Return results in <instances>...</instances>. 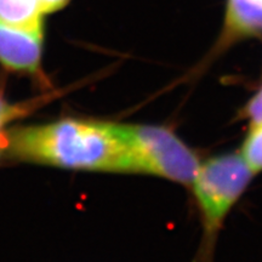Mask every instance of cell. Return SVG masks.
I'll return each mask as SVG.
<instances>
[{
    "mask_svg": "<svg viewBox=\"0 0 262 262\" xmlns=\"http://www.w3.org/2000/svg\"><path fill=\"white\" fill-rule=\"evenodd\" d=\"M10 155L19 160L91 171L134 172L123 125L64 118L21 127L4 135Z\"/></svg>",
    "mask_w": 262,
    "mask_h": 262,
    "instance_id": "cell-1",
    "label": "cell"
},
{
    "mask_svg": "<svg viewBox=\"0 0 262 262\" xmlns=\"http://www.w3.org/2000/svg\"><path fill=\"white\" fill-rule=\"evenodd\" d=\"M134 172L192 183L199 169L194 153L171 131L160 126L123 125Z\"/></svg>",
    "mask_w": 262,
    "mask_h": 262,
    "instance_id": "cell-2",
    "label": "cell"
},
{
    "mask_svg": "<svg viewBox=\"0 0 262 262\" xmlns=\"http://www.w3.org/2000/svg\"><path fill=\"white\" fill-rule=\"evenodd\" d=\"M243 157H216L199 166L193 187L208 232H215L253 176Z\"/></svg>",
    "mask_w": 262,
    "mask_h": 262,
    "instance_id": "cell-3",
    "label": "cell"
},
{
    "mask_svg": "<svg viewBox=\"0 0 262 262\" xmlns=\"http://www.w3.org/2000/svg\"><path fill=\"white\" fill-rule=\"evenodd\" d=\"M42 32L26 31L0 22V63L9 70L34 74L40 68Z\"/></svg>",
    "mask_w": 262,
    "mask_h": 262,
    "instance_id": "cell-4",
    "label": "cell"
},
{
    "mask_svg": "<svg viewBox=\"0 0 262 262\" xmlns=\"http://www.w3.org/2000/svg\"><path fill=\"white\" fill-rule=\"evenodd\" d=\"M262 29V0H228L226 33L231 37Z\"/></svg>",
    "mask_w": 262,
    "mask_h": 262,
    "instance_id": "cell-5",
    "label": "cell"
},
{
    "mask_svg": "<svg viewBox=\"0 0 262 262\" xmlns=\"http://www.w3.org/2000/svg\"><path fill=\"white\" fill-rule=\"evenodd\" d=\"M243 158L253 172L262 170V124L254 126L243 147Z\"/></svg>",
    "mask_w": 262,
    "mask_h": 262,
    "instance_id": "cell-6",
    "label": "cell"
},
{
    "mask_svg": "<svg viewBox=\"0 0 262 262\" xmlns=\"http://www.w3.org/2000/svg\"><path fill=\"white\" fill-rule=\"evenodd\" d=\"M248 117L251 119L253 126L262 124V89L255 95L247 107Z\"/></svg>",
    "mask_w": 262,
    "mask_h": 262,
    "instance_id": "cell-7",
    "label": "cell"
},
{
    "mask_svg": "<svg viewBox=\"0 0 262 262\" xmlns=\"http://www.w3.org/2000/svg\"><path fill=\"white\" fill-rule=\"evenodd\" d=\"M27 112V107H21V106H4L0 107V129L3 126L6 125L9 122L16 119L22 114Z\"/></svg>",
    "mask_w": 262,
    "mask_h": 262,
    "instance_id": "cell-8",
    "label": "cell"
},
{
    "mask_svg": "<svg viewBox=\"0 0 262 262\" xmlns=\"http://www.w3.org/2000/svg\"><path fill=\"white\" fill-rule=\"evenodd\" d=\"M38 2L42 14L48 15L66 8L71 0H38Z\"/></svg>",
    "mask_w": 262,
    "mask_h": 262,
    "instance_id": "cell-9",
    "label": "cell"
},
{
    "mask_svg": "<svg viewBox=\"0 0 262 262\" xmlns=\"http://www.w3.org/2000/svg\"><path fill=\"white\" fill-rule=\"evenodd\" d=\"M5 147V141H4V135H0V150Z\"/></svg>",
    "mask_w": 262,
    "mask_h": 262,
    "instance_id": "cell-10",
    "label": "cell"
},
{
    "mask_svg": "<svg viewBox=\"0 0 262 262\" xmlns=\"http://www.w3.org/2000/svg\"><path fill=\"white\" fill-rule=\"evenodd\" d=\"M4 102H3V101H2V98H0V107H2V106H4Z\"/></svg>",
    "mask_w": 262,
    "mask_h": 262,
    "instance_id": "cell-11",
    "label": "cell"
},
{
    "mask_svg": "<svg viewBox=\"0 0 262 262\" xmlns=\"http://www.w3.org/2000/svg\"><path fill=\"white\" fill-rule=\"evenodd\" d=\"M31 2H34V3H38V5H39V2H38V0H31ZM39 6H40V5H39ZM41 10V9H40Z\"/></svg>",
    "mask_w": 262,
    "mask_h": 262,
    "instance_id": "cell-12",
    "label": "cell"
}]
</instances>
